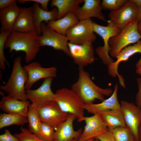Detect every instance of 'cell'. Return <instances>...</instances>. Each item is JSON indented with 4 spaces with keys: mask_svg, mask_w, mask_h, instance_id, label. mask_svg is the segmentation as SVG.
Segmentation results:
<instances>
[{
    "mask_svg": "<svg viewBox=\"0 0 141 141\" xmlns=\"http://www.w3.org/2000/svg\"><path fill=\"white\" fill-rule=\"evenodd\" d=\"M83 5L73 11L79 21L95 17L106 21L100 0H84Z\"/></svg>",
    "mask_w": 141,
    "mask_h": 141,
    "instance_id": "cell-18",
    "label": "cell"
},
{
    "mask_svg": "<svg viewBox=\"0 0 141 141\" xmlns=\"http://www.w3.org/2000/svg\"><path fill=\"white\" fill-rule=\"evenodd\" d=\"M21 56L14 60L12 71L6 83L0 86V89L8 94L9 97L23 101L28 100L25 85L27 74L21 64Z\"/></svg>",
    "mask_w": 141,
    "mask_h": 141,
    "instance_id": "cell-3",
    "label": "cell"
},
{
    "mask_svg": "<svg viewBox=\"0 0 141 141\" xmlns=\"http://www.w3.org/2000/svg\"><path fill=\"white\" fill-rule=\"evenodd\" d=\"M95 138L97 139L100 141H115L113 134L108 129Z\"/></svg>",
    "mask_w": 141,
    "mask_h": 141,
    "instance_id": "cell-34",
    "label": "cell"
},
{
    "mask_svg": "<svg viewBox=\"0 0 141 141\" xmlns=\"http://www.w3.org/2000/svg\"><path fill=\"white\" fill-rule=\"evenodd\" d=\"M136 73L138 75H141V66L136 68Z\"/></svg>",
    "mask_w": 141,
    "mask_h": 141,
    "instance_id": "cell-44",
    "label": "cell"
},
{
    "mask_svg": "<svg viewBox=\"0 0 141 141\" xmlns=\"http://www.w3.org/2000/svg\"><path fill=\"white\" fill-rule=\"evenodd\" d=\"M138 133L139 141H141V121L138 127Z\"/></svg>",
    "mask_w": 141,
    "mask_h": 141,
    "instance_id": "cell-41",
    "label": "cell"
},
{
    "mask_svg": "<svg viewBox=\"0 0 141 141\" xmlns=\"http://www.w3.org/2000/svg\"><path fill=\"white\" fill-rule=\"evenodd\" d=\"M41 35L38 41L40 46H48L54 49L61 50L70 56L68 40L66 36L60 34L49 27L45 22L41 23Z\"/></svg>",
    "mask_w": 141,
    "mask_h": 141,
    "instance_id": "cell-8",
    "label": "cell"
},
{
    "mask_svg": "<svg viewBox=\"0 0 141 141\" xmlns=\"http://www.w3.org/2000/svg\"><path fill=\"white\" fill-rule=\"evenodd\" d=\"M109 130L115 141H138L131 131L126 126L117 127Z\"/></svg>",
    "mask_w": 141,
    "mask_h": 141,
    "instance_id": "cell-29",
    "label": "cell"
},
{
    "mask_svg": "<svg viewBox=\"0 0 141 141\" xmlns=\"http://www.w3.org/2000/svg\"><path fill=\"white\" fill-rule=\"evenodd\" d=\"M68 45L70 56L79 67H84L95 62V50L92 43H88L78 45L68 42Z\"/></svg>",
    "mask_w": 141,
    "mask_h": 141,
    "instance_id": "cell-12",
    "label": "cell"
},
{
    "mask_svg": "<svg viewBox=\"0 0 141 141\" xmlns=\"http://www.w3.org/2000/svg\"><path fill=\"white\" fill-rule=\"evenodd\" d=\"M10 32L3 31L0 33V68L4 70L6 68L5 63L9 66L4 55V49L5 44L7 37Z\"/></svg>",
    "mask_w": 141,
    "mask_h": 141,
    "instance_id": "cell-31",
    "label": "cell"
},
{
    "mask_svg": "<svg viewBox=\"0 0 141 141\" xmlns=\"http://www.w3.org/2000/svg\"><path fill=\"white\" fill-rule=\"evenodd\" d=\"M28 75L25 85L26 90L31 89L33 85L39 80L57 76L56 68L54 66L49 68L42 67L37 62H33L23 67Z\"/></svg>",
    "mask_w": 141,
    "mask_h": 141,
    "instance_id": "cell-11",
    "label": "cell"
},
{
    "mask_svg": "<svg viewBox=\"0 0 141 141\" xmlns=\"http://www.w3.org/2000/svg\"><path fill=\"white\" fill-rule=\"evenodd\" d=\"M138 53H141L140 40L134 44L130 45L123 49L116 57V60L108 66L109 74L114 78L117 76L120 84L124 88H126L125 79L123 77L119 74L118 71L119 64L122 62L127 61L131 56Z\"/></svg>",
    "mask_w": 141,
    "mask_h": 141,
    "instance_id": "cell-15",
    "label": "cell"
},
{
    "mask_svg": "<svg viewBox=\"0 0 141 141\" xmlns=\"http://www.w3.org/2000/svg\"><path fill=\"white\" fill-rule=\"evenodd\" d=\"M71 89L81 98L85 104L93 103L96 99L101 102L105 99V96H111L112 90L103 89L95 84L91 79L89 73L84 67H79V77L77 81L72 85Z\"/></svg>",
    "mask_w": 141,
    "mask_h": 141,
    "instance_id": "cell-2",
    "label": "cell"
},
{
    "mask_svg": "<svg viewBox=\"0 0 141 141\" xmlns=\"http://www.w3.org/2000/svg\"><path fill=\"white\" fill-rule=\"evenodd\" d=\"M29 100L23 101L3 96L0 102V108L6 113L18 114L27 118Z\"/></svg>",
    "mask_w": 141,
    "mask_h": 141,
    "instance_id": "cell-20",
    "label": "cell"
},
{
    "mask_svg": "<svg viewBox=\"0 0 141 141\" xmlns=\"http://www.w3.org/2000/svg\"><path fill=\"white\" fill-rule=\"evenodd\" d=\"M83 121H85L86 125L79 139V141L95 139L108 129L99 113L94 114L90 116H84L81 122Z\"/></svg>",
    "mask_w": 141,
    "mask_h": 141,
    "instance_id": "cell-16",
    "label": "cell"
},
{
    "mask_svg": "<svg viewBox=\"0 0 141 141\" xmlns=\"http://www.w3.org/2000/svg\"><path fill=\"white\" fill-rule=\"evenodd\" d=\"M20 10V7L16 2L9 7L0 10V32L13 31Z\"/></svg>",
    "mask_w": 141,
    "mask_h": 141,
    "instance_id": "cell-23",
    "label": "cell"
},
{
    "mask_svg": "<svg viewBox=\"0 0 141 141\" xmlns=\"http://www.w3.org/2000/svg\"><path fill=\"white\" fill-rule=\"evenodd\" d=\"M136 19L138 22H141V7L138 8Z\"/></svg>",
    "mask_w": 141,
    "mask_h": 141,
    "instance_id": "cell-39",
    "label": "cell"
},
{
    "mask_svg": "<svg viewBox=\"0 0 141 141\" xmlns=\"http://www.w3.org/2000/svg\"><path fill=\"white\" fill-rule=\"evenodd\" d=\"M79 21L74 13L70 12L64 17L50 21L46 24L49 27L56 32L66 36L68 30Z\"/></svg>",
    "mask_w": 141,
    "mask_h": 141,
    "instance_id": "cell-24",
    "label": "cell"
},
{
    "mask_svg": "<svg viewBox=\"0 0 141 141\" xmlns=\"http://www.w3.org/2000/svg\"><path fill=\"white\" fill-rule=\"evenodd\" d=\"M141 66V57L139 60L136 63V67L138 68Z\"/></svg>",
    "mask_w": 141,
    "mask_h": 141,
    "instance_id": "cell-43",
    "label": "cell"
},
{
    "mask_svg": "<svg viewBox=\"0 0 141 141\" xmlns=\"http://www.w3.org/2000/svg\"><path fill=\"white\" fill-rule=\"evenodd\" d=\"M138 91L136 95V105L141 108V77L137 79Z\"/></svg>",
    "mask_w": 141,
    "mask_h": 141,
    "instance_id": "cell-37",
    "label": "cell"
},
{
    "mask_svg": "<svg viewBox=\"0 0 141 141\" xmlns=\"http://www.w3.org/2000/svg\"><path fill=\"white\" fill-rule=\"evenodd\" d=\"M84 2V0H52L50 5L52 8L56 7L57 9V20L64 17L69 12H73Z\"/></svg>",
    "mask_w": 141,
    "mask_h": 141,
    "instance_id": "cell-26",
    "label": "cell"
},
{
    "mask_svg": "<svg viewBox=\"0 0 141 141\" xmlns=\"http://www.w3.org/2000/svg\"><path fill=\"white\" fill-rule=\"evenodd\" d=\"M27 118L28 123V130L37 136L38 133L40 122L38 109L33 106L31 104L28 107Z\"/></svg>",
    "mask_w": 141,
    "mask_h": 141,
    "instance_id": "cell-28",
    "label": "cell"
},
{
    "mask_svg": "<svg viewBox=\"0 0 141 141\" xmlns=\"http://www.w3.org/2000/svg\"><path fill=\"white\" fill-rule=\"evenodd\" d=\"M93 22L91 18L80 20L69 28L66 34L69 42L78 45L88 43H93L96 39Z\"/></svg>",
    "mask_w": 141,
    "mask_h": 141,
    "instance_id": "cell-7",
    "label": "cell"
},
{
    "mask_svg": "<svg viewBox=\"0 0 141 141\" xmlns=\"http://www.w3.org/2000/svg\"><path fill=\"white\" fill-rule=\"evenodd\" d=\"M76 116L70 114L67 119L55 129L52 141H72L79 139L83 131L81 128L77 131L74 130L73 123Z\"/></svg>",
    "mask_w": 141,
    "mask_h": 141,
    "instance_id": "cell-17",
    "label": "cell"
},
{
    "mask_svg": "<svg viewBox=\"0 0 141 141\" xmlns=\"http://www.w3.org/2000/svg\"><path fill=\"white\" fill-rule=\"evenodd\" d=\"M39 120L55 129L65 121L70 114L63 111L55 101L38 109Z\"/></svg>",
    "mask_w": 141,
    "mask_h": 141,
    "instance_id": "cell-9",
    "label": "cell"
},
{
    "mask_svg": "<svg viewBox=\"0 0 141 141\" xmlns=\"http://www.w3.org/2000/svg\"><path fill=\"white\" fill-rule=\"evenodd\" d=\"M93 141H100L97 139L95 138L94 140H93Z\"/></svg>",
    "mask_w": 141,
    "mask_h": 141,
    "instance_id": "cell-46",
    "label": "cell"
},
{
    "mask_svg": "<svg viewBox=\"0 0 141 141\" xmlns=\"http://www.w3.org/2000/svg\"><path fill=\"white\" fill-rule=\"evenodd\" d=\"M138 9L132 0H128L119 9L110 11L108 17L109 19L121 30L130 22L136 19Z\"/></svg>",
    "mask_w": 141,
    "mask_h": 141,
    "instance_id": "cell-13",
    "label": "cell"
},
{
    "mask_svg": "<svg viewBox=\"0 0 141 141\" xmlns=\"http://www.w3.org/2000/svg\"><path fill=\"white\" fill-rule=\"evenodd\" d=\"M138 22L136 19L129 23L117 35L111 37L109 41V54L116 58L123 49L132 44L137 43L141 38L137 29Z\"/></svg>",
    "mask_w": 141,
    "mask_h": 141,
    "instance_id": "cell-5",
    "label": "cell"
},
{
    "mask_svg": "<svg viewBox=\"0 0 141 141\" xmlns=\"http://www.w3.org/2000/svg\"><path fill=\"white\" fill-rule=\"evenodd\" d=\"M107 23V26H103L93 22V27L95 32L101 37L104 43L103 46L96 48L95 52L103 63L108 66L114 61L109 54V40L111 37L118 34L121 30L111 20H108Z\"/></svg>",
    "mask_w": 141,
    "mask_h": 141,
    "instance_id": "cell-6",
    "label": "cell"
},
{
    "mask_svg": "<svg viewBox=\"0 0 141 141\" xmlns=\"http://www.w3.org/2000/svg\"><path fill=\"white\" fill-rule=\"evenodd\" d=\"M53 78L45 79L41 85L37 89L26 90L28 99L31 102V104L33 106L39 109L54 101L55 93L51 88Z\"/></svg>",
    "mask_w": 141,
    "mask_h": 141,
    "instance_id": "cell-10",
    "label": "cell"
},
{
    "mask_svg": "<svg viewBox=\"0 0 141 141\" xmlns=\"http://www.w3.org/2000/svg\"><path fill=\"white\" fill-rule=\"evenodd\" d=\"M13 31L22 32L36 31L32 7H20L19 13Z\"/></svg>",
    "mask_w": 141,
    "mask_h": 141,
    "instance_id": "cell-22",
    "label": "cell"
},
{
    "mask_svg": "<svg viewBox=\"0 0 141 141\" xmlns=\"http://www.w3.org/2000/svg\"><path fill=\"white\" fill-rule=\"evenodd\" d=\"M120 104L126 126L139 141L138 130L141 121V108L124 100L122 101Z\"/></svg>",
    "mask_w": 141,
    "mask_h": 141,
    "instance_id": "cell-14",
    "label": "cell"
},
{
    "mask_svg": "<svg viewBox=\"0 0 141 141\" xmlns=\"http://www.w3.org/2000/svg\"><path fill=\"white\" fill-rule=\"evenodd\" d=\"M55 129L49 125L40 121L37 136L44 141H52Z\"/></svg>",
    "mask_w": 141,
    "mask_h": 141,
    "instance_id": "cell-30",
    "label": "cell"
},
{
    "mask_svg": "<svg viewBox=\"0 0 141 141\" xmlns=\"http://www.w3.org/2000/svg\"><path fill=\"white\" fill-rule=\"evenodd\" d=\"M118 85L116 84L112 94L108 98L98 104H84V108L89 113L93 114L110 110H121L120 104L118 98Z\"/></svg>",
    "mask_w": 141,
    "mask_h": 141,
    "instance_id": "cell-19",
    "label": "cell"
},
{
    "mask_svg": "<svg viewBox=\"0 0 141 141\" xmlns=\"http://www.w3.org/2000/svg\"><path fill=\"white\" fill-rule=\"evenodd\" d=\"M72 141H79L78 139H74Z\"/></svg>",
    "mask_w": 141,
    "mask_h": 141,
    "instance_id": "cell-47",
    "label": "cell"
},
{
    "mask_svg": "<svg viewBox=\"0 0 141 141\" xmlns=\"http://www.w3.org/2000/svg\"><path fill=\"white\" fill-rule=\"evenodd\" d=\"M94 138L91 139H88L87 140H86L85 141H93V140H94Z\"/></svg>",
    "mask_w": 141,
    "mask_h": 141,
    "instance_id": "cell-45",
    "label": "cell"
},
{
    "mask_svg": "<svg viewBox=\"0 0 141 141\" xmlns=\"http://www.w3.org/2000/svg\"><path fill=\"white\" fill-rule=\"evenodd\" d=\"M16 1L15 0H0V10L9 7Z\"/></svg>",
    "mask_w": 141,
    "mask_h": 141,
    "instance_id": "cell-38",
    "label": "cell"
},
{
    "mask_svg": "<svg viewBox=\"0 0 141 141\" xmlns=\"http://www.w3.org/2000/svg\"><path fill=\"white\" fill-rule=\"evenodd\" d=\"M128 0H103L101 2L103 9L113 11L117 10L123 7Z\"/></svg>",
    "mask_w": 141,
    "mask_h": 141,
    "instance_id": "cell-32",
    "label": "cell"
},
{
    "mask_svg": "<svg viewBox=\"0 0 141 141\" xmlns=\"http://www.w3.org/2000/svg\"><path fill=\"white\" fill-rule=\"evenodd\" d=\"M32 7L34 23L36 31L39 35H41V25L43 22L46 24L50 21L56 20L58 11L54 7L50 11H46L42 9L40 4L34 2Z\"/></svg>",
    "mask_w": 141,
    "mask_h": 141,
    "instance_id": "cell-21",
    "label": "cell"
},
{
    "mask_svg": "<svg viewBox=\"0 0 141 141\" xmlns=\"http://www.w3.org/2000/svg\"><path fill=\"white\" fill-rule=\"evenodd\" d=\"M0 141H19L14 135H12L7 129L4 130V133L0 135Z\"/></svg>",
    "mask_w": 141,
    "mask_h": 141,
    "instance_id": "cell-35",
    "label": "cell"
},
{
    "mask_svg": "<svg viewBox=\"0 0 141 141\" xmlns=\"http://www.w3.org/2000/svg\"><path fill=\"white\" fill-rule=\"evenodd\" d=\"M137 29L139 33L141 36V22L138 23Z\"/></svg>",
    "mask_w": 141,
    "mask_h": 141,
    "instance_id": "cell-42",
    "label": "cell"
},
{
    "mask_svg": "<svg viewBox=\"0 0 141 141\" xmlns=\"http://www.w3.org/2000/svg\"><path fill=\"white\" fill-rule=\"evenodd\" d=\"M28 122L27 118L17 114H0V129L11 125L24 126Z\"/></svg>",
    "mask_w": 141,
    "mask_h": 141,
    "instance_id": "cell-27",
    "label": "cell"
},
{
    "mask_svg": "<svg viewBox=\"0 0 141 141\" xmlns=\"http://www.w3.org/2000/svg\"><path fill=\"white\" fill-rule=\"evenodd\" d=\"M132 1L138 8L141 7V0H132Z\"/></svg>",
    "mask_w": 141,
    "mask_h": 141,
    "instance_id": "cell-40",
    "label": "cell"
},
{
    "mask_svg": "<svg viewBox=\"0 0 141 141\" xmlns=\"http://www.w3.org/2000/svg\"><path fill=\"white\" fill-rule=\"evenodd\" d=\"M20 129V132L14 134L19 141H44L31 132L28 129L21 127Z\"/></svg>",
    "mask_w": 141,
    "mask_h": 141,
    "instance_id": "cell-33",
    "label": "cell"
},
{
    "mask_svg": "<svg viewBox=\"0 0 141 141\" xmlns=\"http://www.w3.org/2000/svg\"><path fill=\"white\" fill-rule=\"evenodd\" d=\"M101 117L109 130L119 127L126 126L121 110H110L100 113Z\"/></svg>",
    "mask_w": 141,
    "mask_h": 141,
    "instance_id": "cell-25",
    "label": "cell"
},
{
    "mask_svg": "<svg viewBox=\"0 0 141 141\" xmlns=\"http://www.w3.org/2000/svg\"><path fill=\"white\" fill-rule=\"evenodd\" d=\"M54 101L64 112L75 115L79 122L84 116V104L79 96L71 89L62 88L55 93Z\"/></svg>",
    "mask_w": 141,
    "mask_h": 141,
    "instance_id": "cell-4",
    "label": "cell"
},
{
    "mask_svg": "<svg viewBox=\"0 0 141 141\" xmlns=\"http://www.w3.org/2000/svg\"><path fill=\"white\" fill-rule=\"evenodd\" d=\"M19 3H24L28 2H32L39 3L40 8L42 9L48 11V4L50 0H19L17 1Z\"/></svg>",
    "mask_w": 141,
    "mask_h": 141,
    "instance_id": "cell-36",
    "label": "cell"
},
{
    "mask_svg": "<svg viewBox=\"0 0 141 141\" xmlns=\"http://www.w3.org/2000/svg\"><path fill=\"white\" fill-rule=\"evenodd\" d=\"M39 35L36 31L28 32L11 31L7 38L4 48L8 49L10 53L14 51L24 52L25 62L28 63L35 58L39 51Z\"/></svg>",
    "mask_w": 141,
    "mask_h": 141,
    "instance_id": "cell-1",
    "label": "cell"
}]
</instances>
